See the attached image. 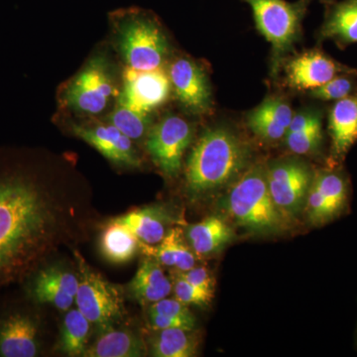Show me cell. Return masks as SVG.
I'll return each mask as SVG.
<instances>
[{
  "label": "cell",
  "instance_id": "obj_25",
  "mask_svg": "<svg viewBox=\"0 0 357 357\" xmlns=\"http://www.w3.org/2000/svg\"><path fill=\"white\" fill-rule=\"evenodd\" d=\"M139 248V239L122 223L112 220L103 229L100 250L109 262L122 264L130 261Z\"/></svg>",
  "mask_w": 357,
  "mask_h": 357
},
{
  "label": "cell",
  "instance_id": "obj_27",
  "mask_svg": "<svg viewBox=\"0 0 357 357\" xmlns=\"http://www.w3.org/2000/svg\"><path fill=\"white\" fill-rule=\"evenodd\" d=\"M150 326L154 331L165 330V328H185L195 330L196 319L190 311L188 305L176 299H164L150 305L149 312Z\"/></svg>",
  "mask_w": 357,
  "mask_h": 357
},
{
  "label": "cell",
  "instance_id": "obj_15",
  "mask_svg": "<svg viewBox=\"0 0 357 357\" xmlns=\"http://www.w3.org/2000/svg\"><path fill=\"white\" fill-rule=\"evenodd\" d=\"M73 133L98 150L102 156L116 165L139 167L140 159L134 149L132 140L112 124L84 126L73 124Z\"/></svg>",
  "mask_w": 357,
  "mask_h": 357
},
{
  "label": "cell",
  "instance_id": "obj_1",
  "mask_svg": "<svg viewBox=\"0 0 357 357\" xmlns=\"http://www.w3.org/2000/svg\"><path fill=\"white\" fill-rule=\"evenodd\" d=\"M59 218L57 204L36 176L0 162V287L37 269L55 243Z\"/></svg>",
  "mask_w": 357,
  "mask_h": 357
},
{
  "label": "cell",
  "instance_id": "obj_8",
  "mask_svg": "<svg viewBox=\"0 0 357 357\" xmlns=\"http://www.w3.org/2000/svg\"><path fill=\"white\" fill-rule=\"evenodd\" d=\"M265 170L268 189L275 204L292 222L305 210L316 171L298 158L276 160L265 166Z\"/></svg>",
  "mask_w": 357,
  "mask_h": 357
},
{
  "label": "cell",
  "instance_id": "obj_31",
  "mask_svg": "<svg viewBox=\"0 0 357 357\" xmlns=\"http://www.w3.org/2000/svg\"><path fill=\"white\" fill-rule=\"evenodd\" d=\"M356 93L357 73H352L333 77L323 86L310 91L309 96L321 102H337Z\"/></svg>",
  "mask_w": 357,
  "mask_h": 357
},
{
  "label": "cell",
  "instance_id": "obj_17",
  "mask_svg": "<svg viewBox=\"0 0 357 357\" xmlns=\"http://www.w3.org/2000/svg\"><path fill=\"white\" fill-rule=\"evenodd\" d=\"M328 165L338 167L357 141V93L337 100L328 112Z\"/></svg>",
  "mask_w": 357,
  "mask_h": 357
},
{
  "label": "cell",
  "instance_id": "obj_30",
  "mask_svg": "<svg viewBox=\"0 0 357 357\" xmlns=\"http://www.w3.org/2000/svg\"><path fill=\"white\" fill-rule=\"evenodd\" d=\"M323 119H317L301 130L286 133L284 139L288 149L297 155L319 154L324 142Z\"/></svg>",
  "mask_w": 357,
  "mask_h": 357
},
{
  "label": "cell",
  "instance_id": "obj_3",
  "mask_svg": "<svg viewBox=\"0 0 357 357\" xmlns=\"http://www.w3.org/2000/svg\"><path fill=\"white\" fill-rule=\"evenodd\" d=\"M220 204L232 222L253 234H278L291 223L270 195L263 165L249 167L229 185Z\"/></svg>",
  "mask_w": 357,
  "mask_h": 357
},
{
  "label": "cell",
  "instance_id": "obj_4",
  "mask_svg": "<svg viewBox=\"0 0 357 357\" xmlns=\"http://www.w3.org/2000/svg\"><path fill=\"white\" fill-rule=\"evenodd\" d=\"M115 44L128 67L138 70L159 69L169 54V42L159 21L141 10L117 14Z\"/></svg>",
  "mask_w": 357,
  "mask_h": 357
},
{
  "label": "cell",
  "instance_id": "obj_14",
  "mask_svg": "<svg viewBox=\"0 0 357 357\" xmlns=\"http://www.w3.org/2000/svg\"><path fill=\"white\" fill-rule=\"evenodd\" d=\"M40 352L39 325L30 312L0 314V357H35Z\"/></svg>",
  "mask_w": 357,
  "mask_h": 357
},
{
  "label": "cell",
  "instance_id": "obj_21",
  "mask_svg": "<svg viewBox=\"0 0 357 357\" xmlns=\"http://www.w3.org/2000/svg\"><path fill=\"white\" fill-rule=\"evenodd\" d=\"M234 231L223 218L211 215L188 227L185 239L197 257L215 255L231 243Z\"/></svg>",
  "mask_w": 357,
  "mask_h": 357
},
{
  "label": "cell",
  "instance_id": "obj_33",
  "mask_svg": "<svg viewBox=\"0 0 357 357\" xmlns=\"http://www.w3.org/2000/svg\"><path fill=\"white\" fill-rule=\"evenodd\" d=\"M181 277L189 282L192 285L196 286L206 292H215V279L211 272L206 267H192L185 272H180Z\"/></svg>",
  "mask_w": 357,
  "mask_h": 357
},
{
  "label": "cell",
  "instance_id": "obj_9",
  "mask_svg": "<svg viewBox=\"0 0 357 357\" xmlns=\"http://www.w3.org/2000/svg\"><path fill=\"white\" fill-rule=\"evenodd\" d=\"M330 167L314 172L304 213L312 227H323L349 208V182L342 169Z\"/></svg>",
  "mask_w": 357,
  "mask_h": 357
},
{
  "label": "cell",
  "instance_id": "obj_12",
  "mask_svg": "<svg viewBox=\"0 0 357 357\" xmlns=\"http://www.w3.org/2000/svg\"><path fill=\"white\" fill-rule=\"evenodd\" d=\"M286 84L297 91H312L342 74L357 73L349 66L340 64L319 49L296 56L285 67Z\"/></svg>",
  "mask_w": 357,
  "mask_h": 357
},
{
  "label": "cell",
  "instance_id": "obj_24",
  "mask_svg": "<svg viewBox=\"0 0 357 357\" xmlns=\"http://www.w3.org/2000/svg\"><path fill=\"white\" fill-rule=\"evenodd\" d=\"M146 354V345L130 331L109 330L89 345L83 356L140 357Z\"/></svg>",
  "mask_w": 357,
  "mask_h": 357
},
{
  "label": "cell",
  "instance_id": "obj_23",
  "mask_svg": "<svg viewBox=\"0 0 357 357\" xmlns=\"http://www.w3.org/2000/svg\"><path fill=\"white\" fill-rule=\"evenodd\" d=\"M141 248L162 266L175 268L178 272H185L196 266L197 256L190 248L182 229L178 227L169 230L163 241L157 245L141 244Z\"/></svg>",
  "mask_w": 357,
  "mask_h": 357
},
{
  "label": "cell",
  "instance_id": "obj_16",
  "mask_svg": "<svg viewBox=\"0 0 357 357\" xmlns=\"http://www.w3.org/2000/svg\"><path fill=\"white\" fill-rule=\"evenodd\" d=\"M79 287L76 274L61 266L42 268L30 284L29 295L36 302L68 312L75 304Z\"/></svg>",
  "mask_w": 357,
  "mask_h": 357
},
{
  "label": "cell",
  "instance_id": "obj_22",
  "mask_svg": "<svg viewBox=\"0 0 357 357\" xmlns=\"http://www.w3.org/2000/svg\"><path fill=\"white\" fill-rule=\"evenodd\" d=\"M173 284L154 258L143 260L129 284V292L141 305H152L168 297Z\"/></svg>",
  "mask_w": 357,
  "mask_h": 357
},
{
  "label": "cell",
  "instance_id": "obj_18",
  "mask_svg": "<svg viewBox=\"0 0 357 357\" xmlns=\"http://www.w3.org/2000/svg\"><path fill=\"white\" fill-rule=\"evenodd\" d=\"M292 107L280 98H268L248 114V126L260 139L277 142L283 139L293 119Z\"/></svg>",
  "mask_w": 357,
  "mask_h": 357
},
{
  "label": "cell",
  "instance_id": "obj_5",
  "mask_svg": "<svg viewBox=\"0 0 357 357\" xmlns=\"http://www.w3.org/2000/svg\"><path fill=\"white\" fill-rule=\"evenodd\" d=\"M251 7L256 23L265 39L272 45L274 69L292 50L302 34V22L312 0H243Z\"/></svg>",
  "mask_w": 357,
  "mask_h": 357
},
{
  "label": "cell",
  "instance_id": "obj_6",
  "mask_svg": "<svg viewBox=\"0 0 357 357\" xmlns=\"http://www.w3.org/2000/svg\"><path fill=\"white\" fill-rule=\"evenodd\" d=\"M112 69L103 56H95L66 84L63 102L79 114L98 115L119 96Z\"/></svg>",
  "mask_w": 357,
  "mask_h": 357
},
{
  "label": "cell",
  "instance_id": "obj_11",
  "mask_svg": "<svg viewBox=\"0 0 357 357\" xmlns=\"http://www.w3.org/2000/svg\"><path fill=\"white\" fill-rule=\"evenodd\" d=\"M171 82L162 69L138 70L126 68L123 84L117 100L131 109L151 114L163 105L170 96Z\"/></svg>",
  "mask_w": 357,
  "mask_h": 357
},
{
  "label": "cell",
  "instance_id": "obj_32",
  "mask_svg": "<svg viewBox=\"0 0 357 357\" xmlns=\"http://www.w3.org/2000/svg\"><path fill=\"white\" fill-rule=\"evenodd\" d=\"M173 290L176 299L184 303L188 306L195 305V306L206 307L210 305L213 298V293L206 292V291L192 285L180 275H178L177 279L174 283Z\"/></svg>",
  "mask_w": 357,
  "mask_h": 357
},
{
  "label": "cell",
  "instance_id": "obj_10",
  "mask_svg": "<svg viewBox=\"0 0 357 357\" xmlns=\"http://www.w3.org/2000/svg\"><path fill=\"white\" fill-rule=\"evenodd\" d=\"M194 137V128L184 117L170 114L150 128L146 149L154 163L167 177H176L183 157Z\"/></svg>",
  "mask_w": 357,
  "mask_h": 357
},
{
  "label": "cell",
  "instance_id": "obj_34",
  "mask_svg": "<svg viewBox=\"0 0 357 357\" xmlns=\"http://www.w3.org/2000/svg\"><path fill=\"white\" fill-rule=\"evenodd\" d=\"M321 2H324V3L326 4V6H328V4L333 3V2H335V0H321Z\"/></svg>",
  "mask_w": 357,
  "mask_h": 357
},
{
  "label": "cell",
  "instance_id": "obj_26",
  "mask_svg": "<svg viewBox=\"0 0 357 357\" xmlns=\"http://www.w3.org/2000/svg\"><path fill=\"white\" fill-rule=\"evenodd\" d=\"M155 332L151 340L152 356L192 357L198 354L199 337L194 330L165 328Z\"/></svg>",
  "mask_w": 357,
  "mask_h": 357
},
{
  "label": "cell",
  "instance_id": "obj_19",
  "mask_svg": "<svg viewBox=\"0 0 357 357\" xmlns=\"http://www.w3.org/2000/svg\"><path fill=\"white\" fill-rule=\"evenodd\" d=\"M319 37L332 40L340 49L357 44V0L328 4Z\"/></svg>",
  "mask_w": 357,
  "mask_h": 357
},
{
  "label": "cell",
  "instance_id": "obj_2",
  "mask_svg": "<svg viewBox=\"0 0 357 357\" xmlns=\"http://www.w3.org/2000/svg\"><path fill=\"white\" fill-rule=\"evenodd\" d=\"M251 150L232 129H206L192 147L185 166V189L195 199L222 191L250 167Z\"/></svg>",
  "mask_w": 357,
  "mask_h": 357
},
{
  "label": "cell",
  "instance_id": "obj_29",
  "mask_svg": "<svg viewBox=\"0 0 357 357\" xmlns=\"http://www.w3.org/2000/svg\"><path fill=\"white\" fill-rule=\"evenodd\" d=\"M109 123L126 134L131 140H140L151 128V115L138 112L117 100L109 116Z\"/></svg>",
  "mask_w": 357,
  "mask_h": 357
},
{
  "label": "cell",
  "instance_id": "obj_13",
  "mask_svg": "<svg viewBox=\"0 0 357 357\" xmlns=\"http://www.w3.org/2000/svg\"><path fill=\"white\" fill-rule=\"evenodd\" d=\"M169 79L178 102L195 114H206L211 107L210 82L192 59L180 57L169 67Z\"/></svg>",
  "mask_w": 357,
  "mask_h": 357
},
{
  "label": "cell",
  "instance_id": "obj_20",
  "mask_svg": "<svg viewBox=\"0 0 357 357\" xmlns=\"http://www.w3.org/2000/svg\"><path fill=\"white\" fill-rule=\"evenodd\" d=\"M114 220L128 227L141 244L153 246L161 243L168 234L172 217L163 206H152L137 208Z\"/></svg>",
  "mask_w": 357,
  "mask_h": 357
},
{
  "label": "cell",
  "instance_id": "obj_7",
  "mask_svg": "<svg viewBox=\"0 0 357 357\" xmlns=\"http://www.w3.org/2000/svg\"><path fill=\"white\" fill-rule=\"evenodd\" d=\"M75 255L79 270L75 304L91 324L109 328L126 312L121 290L91 270L79 253Z\"/></svg>",
  "mask_w": 357,
  "mask_h": 357
},
{
  "label": "cell",
  "instance_id": "obj_28",
  "mask_svg": "<svg viewBox=\"0 0 357 357\" xmlns=\"http://www.w3.org/2000/svg\"><path fill=\"white\" fill-rule=\"evenodd\" d=\"M91 321L79 309L66 314L61 332V351L69 356H83L88 349Z\"/></svg>",
  "mask_w": 357,
  "mask_h": 357
}]
</instances>
